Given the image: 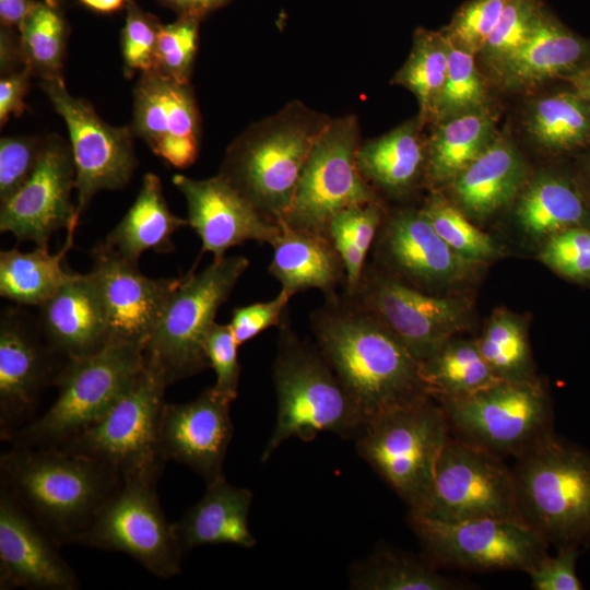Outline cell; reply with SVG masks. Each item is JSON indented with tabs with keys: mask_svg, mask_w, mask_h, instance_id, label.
<instances>
[{
	"mask_svg": "<svg viewBox=\"0 0 590 590\" xmlns=\"http://www.w3.org/2000/svg\"><path fill=\"white\" fill-rule=\"evenodd\" d=\"M418 117L393 130L361 143L358 169L377 193L402 194L426 172L427 144L421 134Z\"/></svg>",
	"mask_w": 590,
	"mask_h": 590,
	"instance_id": "83f0119b",
	"label": "cell"
},
{
	"mask_svg": "<svg viewBox=\"0 0 590 590\" xmlns=\"http://www.w3.org/2000/svg\"><path fill=\"white\" fill-rule=\"evenodd\" d=\"M421 377L436 400L463 397L498 380L484 359L477 342H446L420 362Z\"/></svg>",
	"mask_w": 590,
	"mask_h": 590,
	"instance_id": "836d02e7",
	"label": "cell"
},
{
	"mask_svg": "<svg viewBox=\"0 0 590 590\" xmlns=\"http://www.w3.org/2000/svg\"><path fill=\"white\" fill-rule=\"evenodd\" d=\"M410 515L444 523L481 518L521 520L512 470L502 457L450 435L426 498Z\"/></svg>",
	"mask_w": 590,
	"mask_h": 590,
	"instance_id": "8fae6325",
	"label": "cell"
},
{
	"mask_svg": "<svg viewBox=\"0 0 590 590\" xmlns=\"http://www.w3.org/2000/svg\"><path fill=\"white\" fill-rule=\"evenodd\" d=\"M577 87L578 93L590 105V68L579 76Z\"/></svg>",
	"mask_w": 590,
	"mask_h": 590,
	"instance_id": "91938a15",
	"label": "cell"
},
{
	"mask_svg": "<svg viewBox=\"0 0 590 590\" xmlns=\"http://www.w3.org/2000/svg\"><path fill=\"white\" fill-rule=\"evenodd\" d=\"M316 345L365 424L429 397L420 363L374 315L343 290L310 314Z\"/></svg>",
	"mask_w": 590,
	"mask_h": 590,
	"instance_id": "6da1fadb",
	"label": "cell"
},
{
	"mask_svg": "<svg viewBox=\"0 0 590 590\" xmlns=\"http://www.w3.org/2000/svg\"><path fill=\"white\" fill-rule=\"evenodd\" d=\"M87 273L102 304L109 342L144 346L179 279H153L105 241L92 250Z\"/></svg>",
	"mask_w": 590,
	"mask_h": 590,
	"instance_id": "d6986e66",
	"label": "cell"
},
{
	"mask_svg": "<svg viewBox=\"0 0 590 590\" xmlns=\"http://www.w3.org/2000/svg\"><path fill=\"white\" fill-rule=\"evenodd\" d=\"M231 402L212 387L185 403H166L160 426V448L166 461L189 467L206 485L222 477L233 438Z\"/></svg>",
	"mask_w": 590,
	"mask_h": 590,
	"instance_id": "603a6c76",
	"label": "cell"
},
{
	"mask_svg": "<svg viewBox=\"0 0 590 590\" xmlns=\"http://www.w3.org/2000/svg\"><path fill=\"white\" fill-rule=\"evenodd\" d=\"M448 43L447 74L432 117L436 122L482 108L485 101L484 84L475 66V55L457 47L449 39Z\"/></svg>",
	"mask_w": 590,
	"mask_h": 590,
	"instance_id": "60d3db41",
	"label": "cell"
},
{
	"mask_svg": "<svg viewBox=\"0 0 590 590\" xmlns=\"http://www.w3.org/2000/svg\"><path fill=\"white\" fill-rule=\"evenodd\" d=\"M67 361L46 342L37 320L19 308H7L0 319V437L34 420L45 388L54 385Z\"/></svg>",
	"mask_w": 590,
	"mask_h": 590,
	"instance_id": "e0dca14e",
	"label": "cell"
},
{
	"mask_svg": "<svg viewBox=\"0 0 590 590\" xmlns=\"http://www.w3.org/2000/svg\"><path fill=\"white\" fill-rule=\"evenodd\" d=\"M347 294L386 326L418 363L435 354L464 324L460 303L411 287L367 263L356 288Z\"/></svg>",
	"mask_w": 590,
	"mask_h": 590,
	"instance_id": "2e32d148",
	"label": "cell"
},
{
	"mask_svg": "<svg viewBox=\"0 0 590 590\" xmlns=\"http://www.w3.org/2000/svg\"><path fill=\"white\" fill-rule=\"evenodd\" d=\"M451 435L447 415L432 396L369 420L356 450L409 506L426 498L444 446Z\"/></svg>",
	"mask_w": 590,
	"mask_h": 590,
	"instance_id": "ba28073f",
	"label": "cell"
},
{
	"mask_svg": "<svg viewBox=\"0 0 590 590\" xmlns=\"http://www.w3.org/2000/svg\"><path fill=\"white\" fill-rule=\"evenodd\" d=\"M166 387L145 365L97 423L57 448L97 459L123 481L158 480L167 462L160 448Z\"/></svg>",
	"mask_w": 590,
	"mask_h": 590,
	"instance_id": "9c48e42d",
	"label": "cell"
},
{
	"mask_svg": "<svg viewBox=\"0 0 590 590\" xmlns=\"http://www.w3.org/2000/svg\"><path fill=\"white\" fill-rule=\"evenodd\" d=\"M248 267L244 256H225L179 278L143 346L146 367L167 386L210 367L205 337Z\"/></svg>",
	"mask_w": 590,
	"mask_h": 590,
	"instance_id": "8992f818",
	"label": "cell"
},
{
	"mask_svg": "<svg viewBox=\"0 0 590 590\" xmlns=\"http://www.w3.org/2000/svg\"><path fill=\"white\" fill-rule=\"evenodd\" d=\"M173 182L185 198L188 225L201 240V252H211L213 260L249 240L271 245L281 232L279 223L259 212L219 174L205 179L177 174Z\"/></svg>",
	"mask_w": 590,
	"mask_h": 590,
	"instance_id": "44dd1931",
	"label": "cell"
},
{
	"mask_svg": "<svg viewBox=\"0 0 590 590\" xmlns=\"http://www.w3.org/2000/svg\"><path fill=\"white\" fill-rule=\"evenodd\" d=\"M85 7L102 13L119 10L129 0H80Z\"/></svg>",
	"mask_w": 590,
	"mask_h": 590,
	"instance_id": "680465c9",
	"label": "cell"
},
{
	"mask_svg": "<svg viewBox=\"0 0 590 590\" xmlns=\"http://www.w3.org/2000/svg\"><path fill=\"white\" fill-rule=\"evenodd\" d=\"M238 346L229 323L216 321L210 328L204 341L209 366L216 377L212 389L231 403L237 398L241 370L237 357Z\"/></svg>",
	"mask_w": 590,
	"mask_h": 590,
	"instance_id": "7dc6e473",
	"label": "cell"
},
{
	"mask_svg": "<svg viewBox=\"0 0 590 590\" xmlns=\"http://www.w3.org/2000/svg\"><path fill=\"white\" fill-rule=\"evenodd\" d=\"M421 210L437 234L463 260H485L496 252L491 237L441 197H432Z\"/></svg>",
	"mask_w": 590,
	"mask_h": 590,
	"instance_id": "b9f144b4",
	"label": "cell"
},
{
	"mask_svg": "<svg viewBox=\"0 0 590 590\" xmlns=\"http://www.w3.org/2000/svg\"><path fill=\"white\" fill-rule=\"evenodd\" d=\"M24 66L40 81L63 80L67 27L49 1L35 2L19 27Z\"/></svg>",
	"mask_w": 590,
	"mask_h": 590,
	"instance_id": "74e56055",
	"label": "cell"
},
{
	"mask_svg": "<svg viewBox=\"0 0 590 590\" xmlns=\"http://www.w3.org/2000/svg\"><path fill=\"white\" fill-rule=\"evenodd\" d=\"M55 110L62 117L74 164L76 216L80 220L95 194L125 187L138 161L130 127L104 121L85 99L69 93L64 80L40 81Z\"/></svg>",
	"mask_w": 590,
	"mask_h": 590,
	"instance_id": "9a60e30c",
	"label": "cell"
},
{
	"mask_svg": "<svg viewBox=\"0 0 590 590\" xmlns=\"http://www.w3.org/2000/svg\"><path fill=\"white\" fill-rule=\"evenodd\" d=\"M528 130L550 150H570L590 139V105L582 96L558 93L540 98L530 110Z\"/></svg>",
	"mask_w": 590,
	"mask_h": 590,
	"instance_id": "f35d334b",
	"label": "cell"
},
{
	"mask_svg": "<svg viewBox=\"0 0 590 590\" xmlns=\"http://www.w3.org/2000/svg\"><path fill=\"white\" fill-rule=\"evenodd\" d=\"M590 251V231L570 227L551 238L542 259L556 269L564 262Z\"/></svg>",
	"mask_w": 590,
	"mask_h": 590,
	"instance_id": "816d5d0a",
	"label": "cell"
},
{
	"mask_svg": "<svg viewBox=\"0 0 590 590\" xmlns=\"http://www.w3.org/2000/svg\"><path fill=\"white\" fill-rule=\"evenodd\" d=\"M545 12L538 0H508L481 54L495 67L526 43Z\"/></svg>",
	"mask_w": 590,
	"mask_h": 590,
	"instance_id": "ee69618b",
	"label": "cell"
},
{
	"mask_svg": "<svg viewBox=\"0 0 590 590\" xmlns=\"http://www.w3.org/2000/svg\"><path fill=\"white\" fill-rule=\"evenodd\" d=\"M494 122L482 108L437 122L427 142L425 175L433 184L455 179L493 141Z\"/></svg>",
	"mask_w": 590,
	"mask_h": 590,
	"instance_id": "d6a6232c",
	"label": "cell"
},
{
	"mask_svg": "<svg viewBox=\"0 0 590 590\" xmlns=\"http://www.w3.org/2000/svg\"><path fill=\"white\" fill-rule=\"evenodd\" d=\"M373 246L387 268L379 270L416 290L447 282L462 269L463 259L437 234L422 210L405 209L382 219Z\"/></svg>",
	"mask_w": 590,
	"mask_h": 590,
	"instance_id": "cb8c5ba5",
	"label": "cell"
},
{
	"mask_svg": "<svg viewBox=\"0 0 590 590\" xmlns=\"http://www.w3.org/2000/svg\"><path fill=\"white\" fill-rule=\"evenodd\" d=\"M156 482L125 480L75 544L129 555L161 579L179 575L182 552L161 508Z\"/></svg>",
	"mask_w": 590,
	"mask_h": 590,
	"instance_id": "4fadbf2b",
	"label": "cell"
},
{
	"mask_svg": "<svg viewBox=\"0 0 590 590\" xmlns=\"http://www.w3.org/2000/svg\"><path fill=\"white\" fill-rule=\"evenodd\" d=\"M75 231H68L62 248L50 253L48 246L28 252L16 248L0 252V295L17 305L40 306L75 273L62 267L74 243Z\"/></svg>",
	"mask_w": 590,
	"mask_h": 590,
	"instance_id": "1f68e13d",
	"label": "cell"
},
{
	"mask_svg": "<svg viewBox=\"0 0 590 590\" xmlns=\"http://www.w3.org/2000/svg\"><path fill=\"white\" fill-rule=\"evenodd\" d=\"M585 203L566 180L545 176L532 182L521 196L517 215L531 234L562 232L582 221Z\"/></svg>",
	"mask_w": 590,
	"mask_h": 590,
	"instance_id": "8d00e7d4",
	"label": "cell"
},
{
	"mask_svg": "<svg viewBox=\"0 0 590 590\" xmlns=\"http://www.w3.org/2000/svg\"><path fill=\"white\" fill-rule=\"evenodd\" d=\"M74 164L70 144L58 134L47 135L42 157L26 182L0 204V232L19 241L48 246L59 229L75 231Z\"/></svg>",
	"mask_w": 590,
	"mask_h": 590,
	"instance_id": "ac0fdd59",
	"label": "cell"
},
{
	"mask_svg": "<svg viewBox=\"0 0 590 590\" xmlns=\"http://www.w3.org/2000/svg\"><path fill=\"white\" fill-rule=\"evenodd\" d=\"M524 174L523 161L514 145L504 138L493 139L455 178V192L467 212L482 217L515 197Z\"/></svg>",
	"mask_w": 590,
	"mask_h": 590,
	"instance_id": "f546056e",
	"label": "cell"
},
{
	"mask_svg": "<svg viewBox=\"0 0 590 590\" xmlns=\"http://www.w3.org/2000/svg\"><path fill=\"white\" fill-rule=\"evenodd\" d=\"M131 129L167 164L191 166L200 152L201 117L190 83L156 71L141 73L133 91Z\"/></svg>",
	"mask_w": 590,
	"mask_h": 590,
	"instance_id": "ffe728a7",
	"label": "cell"
},
{
	"mask_svg": "<svg viewBox=\"0 0 590 590\" xmlns=\"http://www.w3.org/2000/svg\"><path fill=\"white\" fill-rule=\"evenodd\" d=\"M46 138L13 135L0 139V204L31 177L42 157Z\"/></svg>",
	"mask_w": 590,
	"mask_h": 590,
	"instance_id": "bcb514c9",
	"label": "cell"
},
{
	"mask_svg": "<svg viewBox=\"0 0 590 590\" xmlns=\"http://www.w3.org/2000/svg\"><path fill=\"white\" fill-rule=\"evenodd\" d=\"M359 145L357 117L332 118L315 142L300 173L292 204L279 223L328 234L330 221L339 212L380 201L358 169Z\"/></svg>",
	"mask_w": 590,
	"mask_h": 590,
	"instance_id": "7c38bea8",
	"label": "cell"
},
{
	"mask_svg": "<svg viewBox=\"0 0 590 590\" xmlns=\"http://www.w3.org/2000/svg\"><path fill=\"white\" fill-rule=\"evenodd\" d=\"M143 347L108 342L101 351L69 359L54 386L58 396L38 418L11 435L15 446L59 447L97 423L144 368Z\"/></svg>",
	"mask_w": 590,
	"mask_h": 590,
	"instance_id": "52a82bcc",
	"label": "cell"
},
{
	"mask_svg": "<svg viewBox=\"0 0 590 590\" xmlns=\"http://www.w3.org/2000/svg\"><path fill=\"white\" fill-rule=\"evenodd\" d=\"M199 20L180 15L170 24L160 25L153 71L180 83H190L199 45Z\"/></svg>",
	"mask_w": 590,
	"mask_h": 590,
	"instance_id": "7bdbcfd3",
	"label": "cell"
},
{
	"mask_svg": "<svg viewBox=\"0 0 590 590\" xmlns=\"http://www.w3.org/2000/svg\"><path fill=\"white\" fill-rule=\"evenodd\" d=\"M279 328L273 365L278 413L261 462L287 439L312 440L320 432L358 436L365 420L319 349L303 341L287 314Z\"/></svg>",
	"mask_w": 590,
	"mask_h": 590,
	"instance_id": "277c9868",
	"label": "cell"
},
{
	"mask_svg": "<svg viewBox=\"0 0 590 590\" xmlns=\"http://www.w3.org/2000/svg\"><path fill=\"white\" fill-rule=\"evenodd\" d=\"M30 69L22 68L17 71L1 75L0 80V126L8 122L11 116L20 117L26 109L25 95L30 87Z\"/></svg>",
	"mask_w": 590,
	"mask_h": 590,
	"instance_id": "f5cc1de1",
	"label": "cell"
},
{
	"mask_svg": "<svg viewBox=\"0 0 590 590\" xmlns=\"http://www.w3.org/2000/svg\"><path fill=\"white\" fill-rule=\"evenodd\" d=\"M160 25L135 5L129 7L120 38L123 72L127 78L137 72L141 74L154 70Z\"/></svg>",
	"mask_w": 590,
	"mask_h": 590,
	"instance_id": "c3c4849f",
	"label": "cell"
},
{
	"mask_svg": "<svg viewBox=\"0 0 590 590\" xmlns=\"http://www.w3.org/2000/svg\"><path fill=\"white\" fill-rule=\"evenodd\" d=\"M425 558L435 567L472 571L532 568L548 543L519 519L481 518L444 523L409 515Z\"/></svg>",
	"mask_w": 590,
	"mask_h": 590,
	"instance_id": "5bb4252c",
	"label": "cell"
},
{
	"mask_svg": "<svg viewBox=\"0 0 590 590\" xmlns=\"http://www.w3.org/2000/svg\"><path fill=\"white\" fill-rule=\"evenodd\" d=\"M251 502L249 489L229 484L225 476L208 484L202 498L172 523L181 552L209 544L255 546L248 526Z\"/></svg>",
	"mask_w": 590,
	"mask_h": 590,
	"instance_id": "4316f807",
	"label": "cell"
},
{
	"mask_svg": "<svg viewBox=\"0 0 590 590\" xmlns=\"http://www.w3.org/2000/svg\"><path fill=\"white\" fill-rule=\"evenodd\" d=\"M579 547L564 546L556 556L547 554L528 569L534 590H581L583 588L576 574Z\"/></svg>",
	"mask_w": 590,
	"mask_h": 590,
	"instance_id": "f907efd6",
	"label": "cell"
},
{
	"mask_svg": "<svg viewBox=\"0 0 590 590\" xmlns=\"http://www.w3.org/2000/svg\"><path fill=\"white\" fill-rule=\"evenodd\" d=\"M123 483L113 467L57 447L11 445L0 485L59 545L75 544Z\"/></svg>",
	"mask_w": 590,
	"mask_h": 590,
	"instance_id": "7a4b0ae2",
	"label": "cell"
},
{
	"mask_svg": "<svg viewBox=\"0 0 590 590\" xmlns=\"http://www.w3.org/2000/svg\"><path fill=\"white\" fill-rule=\"evenodd\" d=\"M186 225L187 220L169 210L158 176L148 173L134 202L104 241L122 257L138 263L148 250L172 251L174 233Z\"/></svg>",
	"mask_w": 590,
	"mask_h": 590,
	"instance_id": "4dcf8cb0",
	"label": "cell"
},
{
	"mask_svg": "<svg viewBox=\"0 0 590 590\" xmlns=\"http://www.w3.org/2000/svg\"><path fill=\"white\" fill-rule=\"evenodd\" d=\"M516 459L521 520L558 548L590 543V456L551 433Z\"/></svg>",
	"mask_w": 590,
	"mask_h": 590,
	"instance_id": "5b68a950",
	"label": "cell"
},
{
	"mask_svg": "<svg viewBox=\"0 0 590 590\" xmlns=\"http://www.w3.org/2000/svg\"><path fill=\"white\" fill-rule=\"evenodd\" d=\"M31 0H0V20L4 27L17 28L33 9Z\"/></svg>",
	"mask_w": 590,
	"mask_h": 590,
	"instance_id": "11a10c76",
	"label": "cell"
},
{
	"mask_svg": "<svg viewBox=\"0 0 590 590\" xmlns=\"http://www.w3.org/2000/svg\"><path fill=\"white\" fill-rule=\"evenodd\" d=\"M291 298L280 290V293L267 302H257L236 307L229 321L233 334L238 343L252 340L271 327H279L288 314Z\"/></svg>",
	"mask_w": 590,
	"mask_h": 590,
	"instance_id": "681fc988",
	"label": "cell"
},
{
	"mask_svg": "<svg viewBox=\"0 0 590 590\" xmlns=\"http://www.w3.org/2000/svg\"><path fill=\"white\" fill-rule=\"evenodd\" d=\"M279 224L269 273L280 282L281 291L292 298L311 288L324 297L339 293L340 286L344 290L345 268L330 236Z\"/></svg>",
	"mask_w": 590,
	"mask_h": 590,
	"instance_id": "484cf974",
	"label": "cell"
},
{
	"mask_svg": "<svg viewBox=\"0 0 590 590\" xmlns=\"http://www.w3.org/2000/svg\"><path fill=\"white\" fill-rule=\"evenodd\" d=\"M331 119L292 101L241 131L227 146L217 174L279 223L292 204L315 142Z\"/></svg>",
	"mask_w": 590,
	"mask_h": 590,
	"instance_id": "3957f363",
	"label": "cell"
},
{
	"mask_svg": "<svg viewBox=\"0 0 590 590\" xmlns=\"http://www.w3.org/2000/svg\"><path fill=\"white\" fill-rule=\"evenodd\" d=\"M60 546L0 485V589L78 590Z\"/></svg>",
	"mask_w": 590,
	"mask_h": 590,
	"instance_id": "7402d4cb",
	"label": "cell"
},
{
	"mask_svg": "<svg viewBox=\"0 0 590 590\" xmlns=\"http://www.w3.org/2000/svg\"><path fill=\"white\" fill-rule=\"evenodd\" d=\"M479 349L495 376L502 380L534 381L523 329L514 319L499 316L486 329Z\"/></svg>",
	"mask_w": 590,
	"mask_h": 590,
	"instance_id": "ab89813d",
	"label": "cell"
},
{
	"mask_svg": "<svg viewBox=\"0 0 590 590\" xmlns=\"http://www.w3.org/2000/svg\"><path fill=\"white\" fill-rule=\"evenodd\" d=\"M351 586L359 590H458L461 581L438 573L429 560L379 550L354 566Z\"/></svg>",
	"mask_w": 590,
	"mask_h": 590,
	"instance_id": "e575fe53",
	"label": "cell"
},
{
	"mask_svg": "<svg viewBox=\"0 0 590 590\" xmlns=\"http://www.w3.org/2000/svg\"><path fill=\"white\" fill-rule=\"evenodd\" d=\"M586 52V43L545 12L526 43L495 68L506 85L529 86L573 70Z\"/></svg>",
	"mask_w": 590,
	"mask_h": 590,
	"instance_id": "f1b7e54d",
	"label": "cell"
},
{
	"mask_svg": "<svg viewBox=\"0 0 590 590\" xmlns=\"http://www.w3.org/2000/svg\"><path fill=\"white\" fill-rule=\"evenodd\" d=\"M448 38L442 31L416 30L410 55L392 79L416 97L418 119L432 120L436 102L444 86L448 68Z\"/></svg>",
	"mask_w": 590,
	"mask_h": 590,
	"instance_id": "d590c367",
	"label": "cell"
},
{
	"mask_svg": "<svg viewBox=\"0 0 590 590\" xmlns=\"http://www.w3.org/2000/svg\"><path fill=\"white\" fill-rule=\"evenodd\" d=\"M38 308L46 342L66 361L94 354L109 342L104 310L87 273H75Z\"/></svg>",
	"mask_w": 590,
	"mask_h": 590,
	"instance_id": "d4e9b609",
	"label": "cell"
},
{
	"mask_svg": "<svg viewBox=\"0 0 590 590\" xmlns=\"http://www.w3.org/2000/svg\"><path fill=\"white\" fill-rule=\"evenodd\" d=\"M569 278H586L590 275V251L570 259L556 268Z\"/></svg>",
	"mask_w": 590,
	"mask_h": 590,
	"instance_id": "6f0895ef",
	"label": "cell"
},
{
	"mask_svg": "<svg viewBox=\"0 0 590 590\" xmlns=\"http://www.w3.org/2000/svg\"><path fill=\"white\" fill-rule=\"evenodd\" d=\"M508 0H470L452 15L442 31L459 48L481 52L493 33Z\"/></svg>",
	"mask_w": 590,
	"mask_h": 590,
	"instance_id": "f6af8a7d",
	"label": "cell"
},
{
	"mask_svg": "<svg viewBox=\"0 0 590 590\" xmlns=\"http://www.w3.org/2000/svg\"><path fill=\"white\" fill-rule=\"evenodd\" d=\"M24 67L20 36L2 28L0 34V73L1 75L17 71Z\"/></svg>",
	"mask_w": 590,
	"mask_h": 590,
	"instance_id": "db71d44e",
	"label": "cell"
},
{
	"mask_svg": "<svg viewBox=\"0 0 590 590\" xmlns=\"http://www.w3.org/2000/svg\"><path fill=\"white\" fill-rule=\"evenodd\" d=\"M437 401L456 437L502 458H518L553 433L550 402L535 381L498 380Z\"/></svg>",
	"mask_w": 590,
	"mask_h": 590,
	"instance_id": "30bf717a",
	"label": "cell"
},
{
	"mask_svg": "<svg viewBox=\"0 0 590 590\" xmlns=\"http://www.w3.org/2000/svg\"><path fill=\"white\" fill-rule=\"evenodd\" d=\"M181 15L200 19L209 11L224 4L227 0H164Z\"/></svg>",
	"mask_w": 590,
	"mask_h": 590,
	"instance_id": "9f6ffc18",
	"label": "cell"
}]
</instances>
